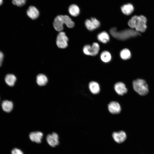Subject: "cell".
Returning <instances> with one entry per match:
<instances>
[{"label": "cell", "instance_id": "cb8c5ba5", "mask_svg": "<svg viewBox=\"0 0 154 154\" xmlns=\"http://www.w3.org/2000/svg\"><path fill=\"white\" fill-rule=\"evenodd\" d=\"M90 20L94 24L96 29L99 28L100 26V23L99 21L95 18L92 17Z\"/></svg>", "mask_w": 154, "mask_h": 154}, {"label": "cell", "instance_id": "e0dca14e", "mask_svg": "<svg viewBox=\"0 0 154 154\" xmlns=\"http://www.w3.org/2000/svg\"><path fill=\"white\" fill-rule=\"evenodd\" d=\"M98 40L103 43H106L110 40V37L108 34L105 31H103L99 33L97 35Z\"/></svg>", "mask_w": 154, "mask_h": 154}, {"label": "cell", "instance_id": "7402d4cb", "mask_svg": "<svg viewBox=\"0 0 154 154\" xmlns=\"http://www.w3.org/2000/svg\"><path fill=\"white\" fill-rule=\"evenodd\" d=\"M85 24L86 28L89 31H92L96 29L90 19H87L85 21Z\"/></svg>", "mask_w": 154, "mask_h": 154}, {"label": "cell", "instance_id": "2e32d148", "mask_svg": "<svg viewBox=\"0 0 154 154\" xmlns=\"http://www.w3.org/2000/svg\"><path fill=\"white\" fill-rule=\"evenodd\" d=\"M5 80L6 83L8 86H13L15 85L16 80V78L13 74H8L6 75Z\"/></svg>", "mask_w": 154, "mask_h": 154}, {"label": "cell", "instance_id": "d6986e66", "mask_svg": "<svg viewBox=\"0 0 154 154\" xmlns=\"http://www.w3.org/2000/svg\"><path fill=\"white\" fill-rule=\"evenodd\" d=\"M48 81L46 76L43 74H39L37 76V82L40 86H44L47 83Z\"/></svg>", "mask_w": 154, "mask_h": 154}, {"label": "cell", "instance_id": "9c48e42d", "mask_svg": "<svg viewBox=\"0 0 154 154\" xmlns=\"http://www.w3.org/2000/svg\"><path fill=\"white\" fill-rule=\"evenodd\" d=\"M108 109L109 112L112 114H117L121 111V108L119 104L116 101H112L108 105Z\"/></svg>", "mask_w": 154, "mask_h": 154}, {"label": "cell", "instance_id": "8992f818", "mask_svg": "<svg viewBox=\"0 0 154 154\" xmlns=\"http://www.w3.org/2000/svg\"><path fill=\"white\" fill-rule=\"evenodd\" d=\"M68 39L65 33L62 31L60 32L56 39V44L57 46L61 48H64L68 46Z\"/></svg>", "mask_w": 154, "mask_h": 154}, {"label": "cell", "instance_id": "8fae6325", "mask_svg": "<svg viewBox=\"0 0 154 154\" xmlns=\"http://www.w3.org/2000/svg\"><path fill=\"white\" fill-rule=\"evenodd\" d=\"M28 16L32 19H37L39 15V11L38 9L35 6H30L27 11Z\"/></svg>", "mask_w": 154, "mask_h": 154}, {"label": "cell", "instance_id": "3957f363", "mask_svg": "<svg viewBox=\"0 0 154 154\" xmlns=\"http://www.w3.org/2000/svg\"><path fill=\"white\" fill-rule=\"evenodd\" d=\"M110 33L114 37L119 40H125L139 35L136 31L127 29L120 31H117L116 27H113L110 30Z\"/></svg>", "mask_w": 154, "mask_h": 154}, {"label": "cell", "instance_id": "ffe728a7", "mask_svg": "<svg viewBox=\"0 0 154 154\" xmlns=\"http://www.w3.org/2000/svg\"><path fill=\"white\" fill-rule=\"evenodd\" d=\"M100 58L103 62L106 63L108 62L111 60V56L108 51H105L101 53L100 54Z\"/></svg>", "mask_w": 154, "mask_h": 154}, {"label": "cell", "instance_id": "7c38bea8", "mask_svg": "<svg viewBox=\"0 0 154 154\" xmlns=\"http://www.w3.org/2000/svg\"><path fill=\"white\" fill-rule=\"evenodd\" d=\"M43 136V133L41 132L38 131L32 132L29 135L31 140L33 142L37 143L41 142Z\"/></svg>", "mask_w": 154, "mask_h": 154}, {"label": "cell", "instance_id": "30bf717a", "mask_svg": "<svg viewBox=\"0 0 154 154\" xmlns=\"http://www.w3.org/2000/svg\"><path fill=\"white\" fill-rule=\"evenodd\" d=\"M112 137L115 141L118 143L124 142L127 137L125 133L123 131L114 132L112 134Z\"/></svg>", "mask_w": 154, "mask_h": 154}, {"label": "cell", "instance_id": "603a6c76", "mask_svg": "<svg viewBox=\"0 0 154 154\" xmlns=\"http://www.w3.org/2000/svg\"><path fill=\"white\" fill-rule=\"evenodd\" d=\"M26 1V0H12V3L14 5L21 7L25 4Z\"/></svg>", "mask_w": 154, "mask_h": 154}, {"label": "cell", "instance_id": "9a60e30c", "mask_svg": "<svg viewBox=\"0 0 154 154\" xmlns=\"http://www.w3.org/2000/svg\"><path fill=\"white\" fill-rule=\"evenodd\" d=\"M89 88L91 92L94 94H97L100 92V86L96 82L92 81L90 82L89 84Z\"/></svg>", "mask_w": 154, "mask_h": 154}, {"label": "cell", "instance_id": "5b68a950", "mask_svg": "<svg viewBox=\"0 0 154 154\" xmlns=\"http://www.w3.org/2000/svg\"><path fill=\"white\" fill-rule=\"evenodd\" d=\"M100 46L98 44L97 42H94L92 46L89 44L84 46L83 51L86 55L95 56L98 54Z\"/></svg>", "mask_w": 154, "mask_h": 154}, {"label": "cell", "instance_id": "44dd1931", "mask_svg": "<svg viewBox=\"0 0 154 154\" xmlns=\"http://www.w3.org/2000/svg\"><path fill=\"white\" fill-rule=\"evenodd\" d=\"M120 54L121 58L124 60L129 59L131 56L130 51L127 48H125L122 50L120 52Z\"/></svg>", "mask_w": 154, "mask_h": 154}, {"label": "cell", "instance_id": "7a4b0ae2", "mask_svg": "<svg viewBox=\"0 0 154 154\" xmlns=\"http://www.w3.org/2000/svg\"><path fill=\"white\" fill-rule=\"evenodd\" d=\"M64 24L69 28H72L74 25V22L67 15H59L55 17L53 25L56 31L61 32L63 29Z\"/></svg>", "mask_w": 154, "mask_h": 154}, {"label": "cell", "instance_id": "277c9868", "mask_svg": "<svg viewBox=\"0 0 154 154\" xmlns=\"http://www.w3.org/2000/svg\"><path fill=\"white\" fill-rule=\"evenodd\" d=\"M132 84L134 90L139 95L144 96L148 93V85L145 80L137 79L133 81Z\"/></svg>", "mask_w": 154, "mask_h": 154}, {"label": "cell", "instance_id": "5bb4252c", "mask_svg": "<svg viewBox=\"0 0 154 154\" xmlns=\"http://www.w3.org/2000/svg\"><path fill=\"white\" fill-rule=\"evenodd\" d=\"M1 106L4 111L9 113L12 110L13 108V104L11 101L5 100L2 102Z\"/></svg>", "mask_w": 154, "mask_h": 154}, {"label": "cell", "instance_id": "ba28073f", "mask_svg": "<svg viewBox=\"0 0 154 154\" xmlns=\"http://www.w3.org/2000/svg\"><path fill=\"white\" fill-rule=\"evenodd\" d=\"M114 88L116 92L120 95H123L126 94L127 91L125 85L121 82H118L116 83L114 86Z\"/></svg>", "mask_w": 154, "mask_h": 154}, {"label": "cell", "instance_id": "6da1fadb", "mask_svg": "<svg viewBox=\"0 0 154 154\" xmlns=\"http://www.w3.org/2000/svg\"><path fill=\"white\" fill-rule=\"evenodd\" d=\"M147 19L144 16L135 15L129 20L128 24L132 28H134L137 32H143L147 28Z\"/></svg>", "mask_w": 154, "mask_h": 154}, {"label": "cell", "instance_id": "484cf974", "mask_svg": "<svg viewBox=\"0 0 154 154\" xmlns=\"http://www.w3.org/2000/svg\"><path fill=\"white\" fill-rule=\"evenodd\" d=\"M4 55L3 52L0 51V66H1L3 60Z\"/></svg>", "mask_w": 154, "mask_h": 154}, {"label": "cell", "instance_id": "ac0fdd59", "mask_svg": "<svg viewBox=\"0 0 154 154\" xmlns=\"http://www.w3.org/2000/svg\"><path fill=\"white\" fill-rule=\"evenodd\" d=\"M68 10L70 14L73 17L77 16L80 12V9L79 7L76 5L74 4L69 6Z\"/></svg>", "mask_w": 154, "mask_h": 154}, {"label": "cell", "instance_id": "d4e9b609", "mask_svg": "<svg viewBox=\"0 0 154 154\" xmlns=\"http://www.w3.org/2000/svg\"><path fill=\"white\" fill-rule=\"evenodd\" d=\"M11 154H24L23 152L20 149L14 148L11 151Z\"/></svg>", "mask_w": 154, "mask_h": 154}, {"label": "cell", "instance_id": "4fadbf2b", "mask_svg": "<svg viewBox=\"0 0 154 154\" xmlns=\"http://www.w3.org/2000/svg\"><path fill=\"white\" fill-rule=\"evenodd\" d=\"M122 12L126 15H129L131 14L134 10V7L131 3H128L123 5L121 8Z\"/></svg>", "mask_w": 154, "mask_h": 154}, {"label": "cell", "instance_id": "52a82bcc", "mask_svg": "<svg viewBox=\"0 0 154 154\" xmlns=\"http://www.w3.org/2000/svg\"><path fill=\"white\" fill-rule=\"evenodd\" d=\"M58 136L56 133H52L51 134H48L46 138L47 141L51 147H54L59 144Z\"/></svg>", "mask_w": 154, "mask_h": 154}, {"label": "cell", "instance_id": "4316f807", "mask_svg": "<svg viewBox=\"0 0 154 154\" xmlns=\"http://www.w3.org/2000/svg\"><path fill=\"white\" fill-rule=\"evenodd\" d=\"M3 3V0H0V6L2 5Z\"/></svg>", "mask_w": 154, "mask_h": 154}]
</instances>
